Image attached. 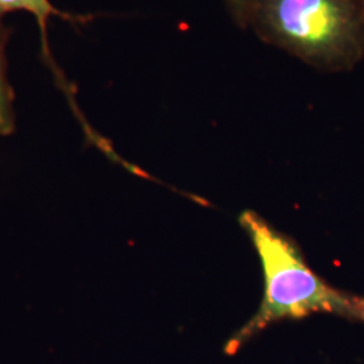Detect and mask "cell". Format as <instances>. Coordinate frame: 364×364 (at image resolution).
<instances>
[{"label":"cell","instance_id":"6da1fadb","mask_svg":"<svg viewBox=\"0 0 364 364\" xmlns=\"http://www.w3.org/2000/svg\"><path fill=\"white\" fill-rule=\"evenodd\" d=\"M239 223L251 237L264 275V294L255 313L227 346L235 353L246 341L277 321L314 313H335L364 321V299L328 285L313 272L297 243L258 213L246 210Z\"/></svg>","mask_w":364,"mask_h":364},{"label":"cell","instance_id":"7a4b0ae2","mask_svg":"<svg viewBox=\"0 0 364 364\" xmlns=\"http://www.w3.org/2000/svg\"><path fill=\"white\" fill-rule=\"evenodd\" d=\"M248 28L321 72H351L364 61L362 0H254Z\"/></svg>","mask_w":364,"mask_h":364},{"label":"cell","instance_id":"3957f363","mask_svg":"<svg viewBox=\"0 0 364 364\" xmlns=\"http://www.w3.org/2000/svg\"><path fill=\"white\" fill-rule=\"evenodd\" d=\"M27 13L34 16L37 26H38L39 36H41V46H42V57L45 64L50 69L57 85L63 90L70 102H75V92L72 84L66 80L65 75L58 68L54 57H53L50 43H49V23L53 16L64 19L65 22H70L73 25L77 23H87L92 19V16L84 15H75V14L65 13L57 9L50 0H0V21L4 19L7 14Z\"/></svg>","mask_w":364,"mask_h":364},{"label":"cell","instance_id":"277c9868","mask_svg":"<svg viewBox=\"0 0 364 364\" xmlns=\"http://www.w3.org/2000/svg\"><path fill=\"white\" fill-rule=\"evenodd\" d=\"M10 34V28L0 21V136L10 135L15 130V95L7 72V45Z\"/></svg>","mask_w":364,"mask_h":364},{"label":"cell","instance_id":"5b68a950","mask_svg":"<svg viewBox=\"0 0 364 364\" xmlns=\"http://www.w3.org/2000/svg\"><path fill=\"white\" fill-rule=\"evenodd\" d=\"M232 22L242 30L248 28L250 14L254 0H223Z\"/></svg>","mask_w":364,"mask_h":364},{"label":"cell","instance_id":"8992f818","mask_svg":"<svg viewBox=\"0 0 364 364\" xmlns=\"http://www.w3.org/2000/svg\"><path fill=\"white\" fill-rule=\"evenodd\" d=\"M362 3H363V6H364V0H362Z\"/></svg>","mask_w":364,"mask_h":364}]
</instances>
